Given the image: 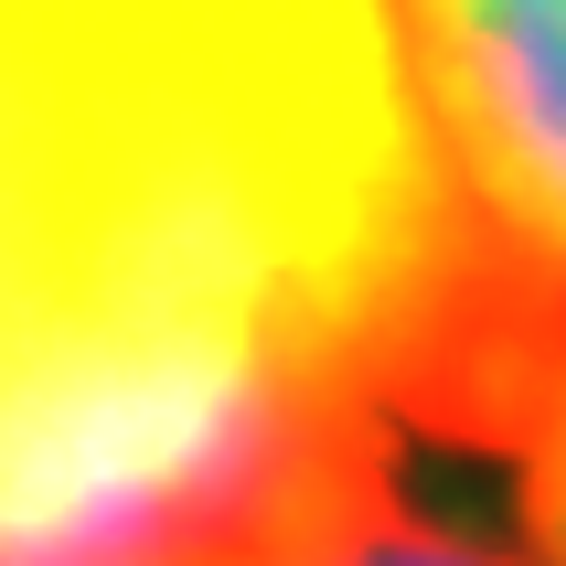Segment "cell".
<instances>
[{
	"label": "cell",
	"instance_id": "obj_2",
	"mask_svg": "<svg viewBox=\"0 0 566 566\" xmlns=\"http://www.w3.org/2000/svg\"><path fill=\"white\" fill-rule=\"evenodd\" d=\"M235 566H566V321L503 300Z\"/></svg>",
	"mask_w": 566,
	"mask_h": 566
},
{
	"label": "cell",
	"instance_id": "obj_3",
	"mask_svg": "<svg viewBox=\"0 0 566 566\" xmlns=\"http://www.w3.org/2000/svg\"><path fill=\"white\" fill-rule=\"evenodd\" d=\"M503 279L566 321V0H396Z\"/></svg>",
	"mask_w": 566,
	"mask_h": 566
},
{
	"label": "cell",
	"instance_id": "obj_1",
	"mask_svg": "<svg viewBox=\"0 0 566 566\" xmlns=\"http://www.w3.org/2000/svg\"><path fill=\"white\" fill-rule=\"evenodd\" d=\"M503 300L396 0H0V566H235Z\"/></svg>",
	"mask_w": 566,
	"mask_h": 566
}]
</instances>
